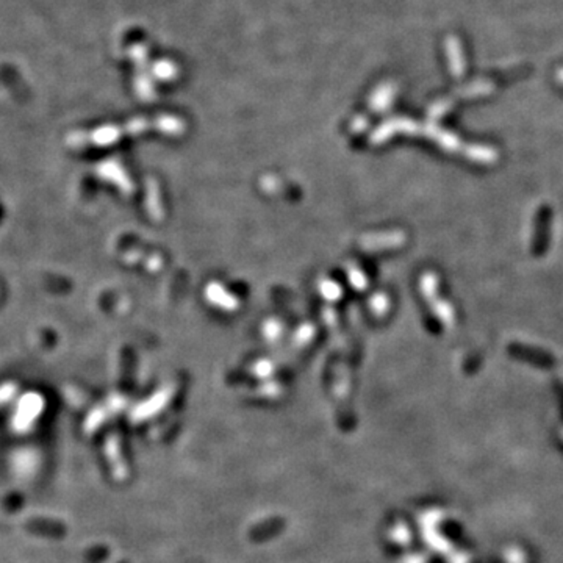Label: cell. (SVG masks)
I'll use <instances>...</instances> for the list:
<instances>
[{"label": "cell", "instance_id": "cell-1", "mask_svg": "<svg viewBox=\"0 0 563 563\" xmlns=\"http://www.w3.org/2000/svg\"><path fill=\"white\" fill-rule=\"evenodd\" d=\"M547 222H550V214H547V212H543V214H540V219L537 222V226H540V232H537V238H535L537 244H535V248H533V249H535V254H541V252H543V249H545L546 240H545V236H543V232H546Z\"/></svg>", "mask_w": 563, "mask_h": 563}]
</instances>
